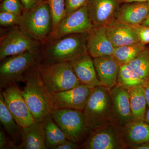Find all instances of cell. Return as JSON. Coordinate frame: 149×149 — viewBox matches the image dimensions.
I'll list each match as a JSON object with an SVG mask.
<instances>
[{
    "mask_svg": "<svg viewBox=\"0 0 149 149\" xmlns=\"http://www.w3.org/2000/svg\"><path fill=\"white\" fill-rule=\"evenodd\" d=\"M21 143L17 149H47L43 122H35L21 128Z\"/></svg>",
    "mask_w": 149,
    "mask_h": 149,
    "instance_id": "18",
    "label": "cell"
},
{
    "mask_svg": "<svg viewBox=\"0 0 149 149\" xmlns=\"http://www.w3.org/2000/svg\"><path fill=\"white\" fill-rule=\"evenodd\" d=\"M88 33L70 34L57 40L48 41L42 49L43 59L70 63L88 53Z\"/></svg>",
    "mask_w": 149,
    "mask_h": 149,
    "instance_id": "2",
    "label": "cell"
},
{
    "mask_svg": "<svg viewBox=\"0 0 149 149\" xmlns=\"http://www.w3.org/2000/svg\"><path fill=\"white\" fill-rule=\"evenodd\" d=\"M142 25H144V26H149V13L146 19L144 20V21L142 22Z\"/></svg>",
    "mask_w": 149,
    "mask_h": 149,
    "instance_id": "39",
    "label": "cell"
},
{
    "mask_svg": "<svg viewBox=\"0 0 149 149\" xmlns=\"http://www.w3.org/2000/svg\"><path fill=\"white\" fill-rule=\"evenodd\" d=\"M123 3L132 2H148L149 0H121Z\"/></svg>",
    "mask_w": 149,
    "mask_h": 149,
    "instance_id": "38",
    "label": "cell"
},
{
    "mask_svg": "<svg viewBox=\"0 0 149 149\" xmlns=\"http://www.w3.org/2000/svg\"><path fill=\"white\" fill-rule=\"evenodd\" d=\"M121 0H89L87 8L94 27H107L117 21Z\"/></svg>",
    "mask_w": 149,
    "mask_h": 149,
    "instance_id": "12",
    "label": "cell"
},
{
    "mask_svg": "<svg viewBox=\"0 0 149 149\" xmlns=\"http://www.w3.org/2000/svg\"><path fill=\"white\" fill-rule=\"evenodd\" d=\"M123 139L126 147L130 148L149 143V124L144 120L132 121L123 128Z\"/></svg>",
    "mask_w": 149,
    "mask_h": 149,
    "instance_id": "21",
    "label": "cell"
},
{
    "mask_svg": "<svg viewBox=\"0 0 149 149\" xmlns=\"http://www.w3.org/2000/svg\"><path fill=\"white\" fill-rule=\"evenodd\" d=\"M89 0H65L67 15L87 6Z\"/></svg>",
    "mask_w": 149,
    "mask_h": 149,
    "instance_id": "32",
    "label": "cell"
},
{
    "mask_svg": "<svg viewBox=\"0 0 149 149\" xmlns=\"http://www.w3.org/2000/svg\"><path fill=\"white\" fill-rule=\"evenodd\" d=\"M52 17L53 29H55L62 19L66 16L65 0H46Z\"/></svg>",
    "mask_w": 149,
    "mask_h": 149,
    "instance_id": "28",
    "label": "cell"
},
{
    "mask_svg": "<svg viewBox=\"0 0 149 149\" xmlns=\"http://www.w3.org/2000/svg\"><path fill=\"white\" fill-rule=\"evenodd\" d=\"M88 54L94 58L112 56L115 48L107 33V27H94L88 32Z\"/></svg>",
    "mask_w": 149,
    "mask_h": 149,
    "instance_id": "15",
    "label": "cell"
},
{
    "mask_svg": "<svg viewBox=\"0 0 149 149\" xmlns=\"http://www.w3.org/2000/svg\"><path fill=\"white\" fill-rule=\"evenodd\" d=\"M81 85L91 88L103 86L99 80L93 58L87 53L70 63Z\"/></svg>",
    "mask_w": 149,
    "mask_h": 149,
    "instance_id": "16",
    "label": "cell"
},
{
    "mask_svg": "<svg viewBox=\"0 0 149 149\" xmlns=\"http://www.w3.org/2000/svg\"><path fill=\"white\" fill-rule=\"evenodd\" d=\"M111 89L101 86L93 88L83 111L90 130L114 123Z\"/></svg>",
    "mask_w": 149,
    "mask_h": 149,
    "instance_id": "3",
    "label": "cell"
},
{
    "mask_svg": "<svg viewBox=\"0 0 149 149\" xmlns=\"http://www.w3.org/2000/svg\"><path fill=\"white\" fill-rule=\"evenodd\" d=\"M40 63L24 74L22 82L25 85L22 90L35 122H43L53 110L52 94L43 80L39 68Z\"/></svg>",
    "mask_w": 149,
    "mask_h": 149,
    "instance_id": "1",
    "label": "cell"
},
{
    "mask_svg": "<svg viewBox=\"0 0 149 149\" xmlns=\"http://www.w3.org/2000/svg\"><path fill=\"white\" fill-rule=\"evenodd\" d=\"M0 11L22 15L23 8L19 0H2L1 4Z\"/></svg>",
    "mask_w": 149,
    "mask_h": 149,
    "instance_id": "29",
    "label": "cell"
},
{
    "mask_svg": "<svg viewBox=\"0 0 149 149\" xmlns=\"http://www.w3.org/2000/svg\"><path fill=\"white\" fill-rule=\"evenodd\" d=\"M143 87L144 95L146 101L147 105L149 108V80L145 83Z\"/></svg>",
    "mask_w": 149,
    "mask_h": 149,
    "instance_id": "36",
    "label": "cell"
},
{
    "mask_svg": "<svg viewBox=\"0 0 149 149\" xmlns=\"http://www.w3.org/2000/svg\"><path fill=\"white\" fill-rule=\"evenodd\" d=\"M0 60L30 51L42 49L43 44L25 34L18 25L13 27L1 38Z\"/></svg>",
    "mask_w": 149,
    "mask_h": 149,
    "instance_id": "9",
    "label": "cell"
},
{
    "mask_svg": "<svg viewBox=\"0 0 149 149\" xmlns=\"http://www.w3.org/2000/svg\"><path fill=\"white\" fill-rule=\"evenodd\" d=\"M21 15L8 12L0 11V24L4 27H13L18 25Z\"/></svg>",
    "mask_w": 149,
    "mask_h": 149,
    "instance_id": "30",
    "label": "cell"
},
{
    "mask_svg": "<svg viewBox=\"0 0 149 149\" xmlns=\"http://www.w3.org/2000/svg\"><path fill=\"white\" fill-rule=\"evenodd\" d=\"M146 45L139 42L115 48L112 56L119 64L129 63L146 49Z\"/></svg>",
    "mask_w": 149,
    "mask_h": 149,
    "instance_id": "26",
    "label": "cell"
},
{
    "mask_svg": "<svg viewBox=\"0 0 149 149\" xmlns=\"http://www.w3.org/2000/svg\"><path fill=\"white\" fill-rule=\"evenodd\" d=\"M110 92L114 123L125 128L133 121L129 92L118 85L112 88Z\"/></svg>",
    "mask_w": 149,
    "mask_h": 149,
    "instance_id": "14",
    "label": "cell"
},
{
    "mask_svg": "<svg viewBox=\"0 0 149 149\" xmlns=\"http://www.w3.org/2000/svg\"><path fill=\"white\" fill-rule=\"evenodd\" d=\"M23 7V11L29 10L35 7L42 0H19Z\"/></svg>",
    "mask_w": 149,
    "mask_h": 149,
    "instance_id": "33",
    "label": "cell"
},
{
    "mask_svg": "<svg viewBox=\"0 0 149 149\" xmlns=\"http://www.w3.org/2000/svg\"><path fill=\"white\" fill-rule=\"evenodd\" d=\"M39 64L40 72L51 94L70 90L81 85L70 63L45 60Z\"/></svg>",
    "mask_w": 149,
    "mask_h": 149,
    "instance_id": "6",
    "label": "cell"
},
{
    "mask_svg": "<svg viewBox=\"0 0 149 149\" xmlns=\"http://www.w3.org/2000/svg\"><path fill=\"white\" fill-rule=\"evenodd\" d=\"M50 114L69 141L77 144L83 141L90 133L83 111L70 109H53Z\"/></svg>",
    "mask_w": 149,
    "mask_h": 149,
    "instance_id": "7",
    "label": "cell"
},
{
    "mask_svg": "<svg viewBox=\"0 0 149 149\" xmlns=\"http://www.w3.org/2000/svg\"><path fill=\"white\" fill-rule=\"evenodd\" d=\"M149 13V2L123 3L117 21L130 25L142 24Z\"/></svg>",
    "mask_w": 149,
    "mask_h": 149,
    "instance_id": "19",
    "label": "cell"
},
{
    "mask_svg": "<svg viewBox=\"0 0 149 149\" xmlns=\"http://www.w3.org/2000/svg\"><path fill=\"white\" fill-rule=\"evenodd\" d=\"M140 78L145 82L149 80V50L146 49L129 63Z\"/></svg>",
    "mask_w": 149,
    "mask_h": 149,
    "instance_id": "27",
    "label": "cell"
},
{
    "mask_svg": "<svg viewBox=\"0 0 149 149\" xmlns=\"http://www.w3.org/2000/svg\"><path fill=\"white\" fill-rule=\"evenodd\" d=\"M92 88L83 85L52 94L53 109H70L83 111Z\"/></svg>",
    "mask_w": 149,
    "mask_h": 149,
    "instance_id": "13",
    "label": "cell"
},
{
    "mask_svg": "<svg viewBox=\"0 0 149 149\" xmlns=\"http://www.w3.org/2000/svg\"><path fill=\"white\" fill-rule=\"evenodd\" d=\"M8 144L3 131L1 130L0 131V149H8Z\"/></svg>",
    "mask_w": 149,
    "mask_h": 149,
    "instance_id": "35",
    "label": "cell"
},
{
    "mask_svg": "<svg viewBox=\"0 0 149 149\" xmlns=\"http://www.w3.org/2000/svg\"><path fill=\"white\" fill-rule=\"evenodd\" d=\"M128 91L130 95L133 121L145 120L147 104L144 95L143 87L139 86Z\"/></svg>",
    "mask_w": 149,
    "mask_h": 149,
    "instance_id": "22",
    "label": "cell"
},
{
    "mask_svg": "<svg viewBox=\"0 0 149 149\" xmlns=\"http://www.w3.org/2000/svg\"><path fill=\"white\" fill-rule=\"evenodd\" d=\"M78 148L77 143L68 140H65L59 144L55 149H75Z\"/></svg>",
    "mask_w": 149,
    "mask_h": 149,
    "instance_id": "34",
    "label": "cell"
},
{
    "mask_svg": "<svg viewBox=\"0 0 149 149\" xmlns=\"http://www.w3.org/2000/svg\"><path fill=\"white\" fill-rule=\"evenodd\" d=\"M43 59L42 49L10 56L3 59L0 65L1 89L22 82L25 73Z\"/></svg>",
    "mask_w": 149,
    "mask_h": 149,
    "instance_id": "5",
    "label": "cell"
},
{
    "mask_svg": "<svg viewBox=\"0 0 149 149\" xmlns=\"http://www.w3.org/2000/svg\"><path fill=\"white\" fill-rule=\"evenodd\" d=\"M0 121L6 131L15 141L21 137L22 128L8 108L1 93L0 94Z\"/></svg>",
    "mask_w": 149,
    "mask_h": 149,
    "instance_id": "25",
    "label": "cell"
},
{
    "mask_svg": "<svg viewBox=\"0 0 149 149\" xmlns=\"http://www.w3.org/2000/svg\"><path fill=\"white\" fill-rule=\"evenodd\" d=\"M138 36L139 42L144 45L149 44V27L142 24L130 25Z\"/></svg>",
    "mask_w": 149,
    "mask_h": 149,
    "instance_id": "31",
    "label": "cell"
},
{
    "mask_svg": "<svg viewBox=\"0 0 149 149\" xmlns=\"http://www.w3.org/2000/svg\"><path fill=\"white\" fill-rule=\"evenodd\" d=\"M107 33L115 48L139 42L136 32L130 25L116 21L107 27Z\"/></svg>",
    "mask_w": 149,
    "mask_h": 149,
    "instance_id": "20",
    "label": "cell"
},
{
    "mask_svg": "<svg viewBox=\"0 0 149 149\" xmlns=\"http://www.w3.org/2000/svg\"><path fill=\"white\" fill-rule=\"evenodd\" d=\"M94 27L85 6L67 15L63 19L52 32L47 42L70 34L88 33Z\"/></svg>",
    "mask_w": 149,
    "mask_h": 149,
    "instance_id": "10",
    "label": "cell"
},
{
    "mask_svg": "<svg viewBox=\"0 0 149 149\" xmlns=\"http://www.w3.org/2000/svg\"><path fill=\"white\" fill-rule=\"evenodd\" d=\"M82 147L85 149L125 148L123 128L112 123L91 130Z\"/></svg>",
    "mask_w": 149,
    "mask_h": 149,
    "instance_id": "8",
    "label": "cell"
},
{
    "mask_svg": "<svg viewBox=\"0 0 149 149\" xmlns=\"http://www.w3.org/2000/svg\"><path fill=\"white\" fill-rule=\"evenodd\" d=\"M43 122L47 149H55L59 144L67 140L51 114L46 116Z\"/></svg>",
    "mask_w": 149,
    "mask_h": 149,
    "instance_id": "23",
    "label": "cell"
},
{
    "mask_svg": "<svg viewBox=\"0 0 149 149\" xmlns=\"http://www.w3.org/2000/svg\"><path fill=\"white\" fill-rule=\"evenodd\" d=\"M134 149H149V143H145L131 148Z\"/></svg>",
    "mask_w": 149,
    "mask_h": 149,
    "instance_id": "37",
    "label": "cell"
},
{
    "mask_svg": "<svg viewBox=\"0 0 149 149\" xmlns=\"http://www.w3.org/2000/svg\"><path fill=\"white\" fill-rule=\"evenodd\" d=\"M145 82L129 63L120 65L117 77V85L127 90L143 86Z\"/></svg>",
    "mask_w": 149,
    "mask_h": 149,
    "instance_id": "24",
    "label": "cell"
},
{
    "mask_svg": "<svg viewBox=\"0 0 149 149\" xmlns=\"http://www.w3.org/2000/svg\"><path fill=\"white\" fill-rule=\"evenodd\" d=\"M18 26L32 39L43 44L47 42L53 29L52 17L47 1L33 8L23 11Z\"/></svg>",
    "mask_w": 149,
    "mask_h": 149,
    "instance_id": "4",
    "label": "cell"
},
{
    "mask_svg": "<svg viewBox=\"0 0 149 149\" xmlns=\"http://www.w3.org/2000/svg\"><path fill=\"white\" fill-rule=\"evenodd\" d=\"M4 101L15 120L21 128L35 122L32 113L16 84L10 85L1 91Z\"/></svg>",
    "mask_w": 149,
    "mask_h": 149,
    "instance_id": "11",
    "label": "cell"
},
{
    "mask_svg": "<svg viewBox=\"0 0 149 149\" xmlns=\"http://www.w3.org/2000/svg\"><path fill=\"white\" fill-rule=\"evenodd\" d=\"M97 75L102 85L111 89L117 85L120 64L112 56L93 58Z\"/></svg>",
    "mask_w": 149,
    "mask_h": 149,
    "instance_id": "17",
    "label": "cell"
},
{
    "mask_svg": "<svg viewBox=\"0 0 149 149\" xmlns=\"http://www.w3.org/2000/svg\"><path fill=\"white\" fill-rule=\"evenodd\" d=\"M144 121H146V122L149 124V109L146 113V116H145Z\"/></svg>",
    "mask_w": 149,
    "mask_h": 149,
    "instance_id": "40",
    "label": "cell"
}]
</instances>
